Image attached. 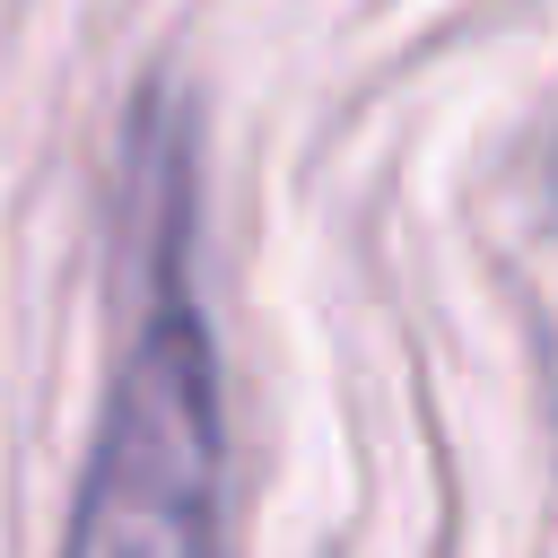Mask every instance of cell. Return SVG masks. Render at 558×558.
I'll use <instances>...</instances> for the list:
<instances>
[{"label":"cell","instance_id":"cell-1","mask_svg":"<svg viewBox=\"0 0 558 558\" xmlns=\"http://www.w3.org/2000/svg\"><path fill=\"white\" fill-rule=\"evenodd\" d=\"M218 349L201 305L183 296V262H157V305L113 375L61 558H218Z\"/></svg>","mask_w":558,"mask_h":558}]
</instances>
